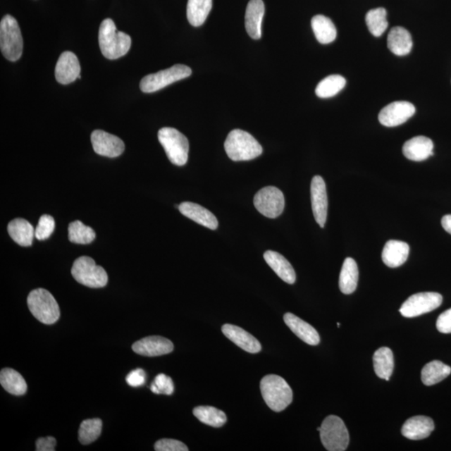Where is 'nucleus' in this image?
I'll return each mask as SVG.
<instances>
[{
    "label": "nucleus",
    "mask_w": 451,
    "mask_h": 451,
    "mask_svg": "<svg viewBox=\"0 0 451 451\" xmlns=\"http://www.w3.org/2000/svg\"><path fill=\"white\" fill-rule=\"evenodd\" d=\"M68 230H69V240L76 245H89L97 236L92 228L81 223L80 221L71 223Z\"/></svg>",
    "instance_id": "37"
},
{
    "label": "nucleus",
    "mask_w": 451,
    "mask_h": 451,
    "mask_svg": "<svg viewBox=\"0 0 451 451\" xmlns=\"http://www.w3.org/2000/svg\"><path fill=\"white\" fill-rule=\"evenodd\" d=\"M416 113V107L408 101H395L383 108L378 114L381 124L395 128L404 124Z\"/></svg>",
    "instance_id": "12"
},
{
    "label": "nucleus",
    "mask_w": 451,
    "mask_h": 451,
    "mask_svg": "<svg viewBox=\"0 0 451 451\" xmlns=\"http://www.w3.org/2000/svg\"><path fill=\"white\" fill-rule=\"evenodd\" d=\"M409 246L404 242L390 240L382 252V260L389 268H398L408 259Z\"/></svg>",
    "instance_id": "23"
},
{
    "label": "nucleus",
    "mask_w": 451,
    "mask_h": 451,
    "mask_svg": "<svg viewBox=\"0 0 451 451\" xmlns=\"http://www.w3.org/2000/svg\"><path fill=\"white\" fill-rule=\"evenodd\" d=\"M442 227L446 232L451 234V215H445L441 220Z\"/></svg>",
    "instance_id": "44"
},
{
    "label": "nucleus",
    "mask_w": 451,
    "mask_h": 451,
    "mask_svg": "<svg viewBox=\"0 0 451 451\" xmlns=\"http://www.w3.org/2000/svg\"><path fill=\"white\" fill-rule=\"evenodd\" d=\"M193 414L198 421L211 427H222L227 422L226 414L211 406H198L193 409Z\"/></svg>",
    "instance_id": "33"
},
{
    "label": "nucleus",
    "mask_w": 451,
    "mask_h": 451,
    "mask_svg": "<svg viewBox=\"0 0 451 451\" xmlns=\"http://www.w3.org/2000/svg\"><path fill=\"white\" fill-rule=\"evenodd\" d=\"M320 439L328 451H344L350 443L349 431L342 419L336 416H329L320 427Z\"/></svg>",
    "instance_id": "7"
},
{
    "label": "nucleus",
    "mask_w": 451,
    "mask_h": 451,
    "mask_svg": "<svg viewBox=\"0 0 451 451\" xmlns=\"http://www.w3.org/2000/svg\"><path fill=\"white\" fill-rule=\"evenodd\" d=\"M256 209L268 218H276L283 214L285 206L283 193L275 187H266L257 192L254 200Z\"/></svg>",
    "instance_id": "11"
},
{
    "label": "nucleus",
    "mask_w": 451,
    "mask_h": 451,
    "mask_svg": "<svg viewBox=\"0 0 451 451\" xmlns=\"http://www.w3.org/2000/svg\"><path fill=\"white\" fill-rule=\"evenodd\" d=\"M80 75V66L74 53H62L56 66V79L58 83L68 85L74 82Z\"/></svg>",
    "instance_id": "16"
},
{
    "label": "nucleus",
    "mask_w": 451,
    "mask_h": 451,
    "mask_svg": "<svg viewBox=\"0 0 451 451\" xmlns=\"http://www.w3.org/2000/svg\"><path fill=\"white\" fill-rule=\"evenodd\" d=\"M434 143L430 138L419 135L413 137L404 143L403 147L404 155L407 159L414 161H422L433 156Z\"/></svg>",
    "instance_id": "20"
},
{
    "label": "nucleus",
    "mask_w": 451,
    "mask_h": 451,
    "mask_svg": "<svg viewBox=\"0 0 451 451\" xmlns=\"http://www.w3.org/2000/svg\"><path fill=\"white\" fill-rule=\"evenodd\" d=\"M265 13L263 0H250L245 15V26L250 37L259 39L261 36V23Z\"/></svg>",
    "instance_id": "22"
},
{
    "label": "nucleus",
    "mask_w": 451,
    "mask_h": 451,
    "mask_svg": "<svg viewBox=\"0 0 451 451\" xmlns=\"http://www.w3.org/2000/svg\"><path fill=\"white\" fill-rule=\"evenodd\" d=\"M284 322L291 329L295 335L309 345H318L320 342V337L316 329L309 323L304 321L296 315L288 313L284 315Z\"/></svg>",
    "instance_id": "21"
},
{
    "label": "nucleus",
    "mask_w": 451,
    "mask_h": 451,
    "mask_svg": "<svg viewBox=\"0 0 451 451\" xmlns=\"http://www.w3.org/2000/svg\"><path fill=\"white\" fill-rule=\"evenodd\" d=\"M0 383L8 393L13 395H24L27 391V383L19 372L11 368L3 369L0 372Z\"/></svg>",
    "instance_id": "30"
},
{
    "label": "nucleus",
    "mask_w": 451,
    "mask_h": 451,
    "mask_svg": "<svg viewBox=\"0 0 451 451\" xmlns=\"http://www.w3.org/2000/svg\"><path fill=\"white\" fill-rule=\"evenodd\" d=\"M126 382L130 386L137 388L142 386L146 382V373L142 369H135L126 376Z\"/></svg>",
    "instance_id": "41"
},
{
    "label": "nucleus",
    "mask_w": 451,
    "mask_h": 451,
    "mask_svg": "<svg viewBox=\"0 0 451 451\" xmlns=\"http://www.w3.org/2000/svg\"><path fill=\"white\" fill-rule=\"evenodd\" d=\"M224 148L233 161L254 160L263 153V147L259 142L251 134L239 129L228 134Z\"/></svg>",
    "instance_id": "2"
},
{
    "label": "nucleus",
    "mask_w": 451,
    "mask_h": 451,
    "mask_svg": "<svg viewBox=\"0 0 451 451\" xmlns=\"http://www.w3.org/2000/svg\"><path fill=\"white\" fill-rule=\"evenodd\" d=\"M27 303L31 314L40 323L49 326L60 319L61 311L57 301L51 292L44 288L31 291Z\"/></svg>",
    "instance_id": "4"
},
{
    "label": "nucleus",
    "mask_w": 451,
    "mask_h": 451,
    "mask_svg": "<svg viewBox=\"0 0 451 451\" xmlns=\"http://www.w3.org/2000/svg\"><path fill=\"white\" fill-rule=\"evenodd\" d=\"M99 44L102 55L109 60H116L126 55L132 47V38L116 30L114 21L103 20L99 30Z\"/></svg>",
    "instance_id": "1"
},
{
    "label": "nucleus",
    "mask_w": 451,
    "mask_h": 451,
    "mask_svg": "<svg viewBox=\"0 0 451 451\" xmlns=\"http://www.w3.org/2000/svg\"><path fill=\"white\" fill-rule=\"evenodd\" d=\"M264 258L283 281L293 284L296 281V273L292 266L283 255L274 251L264 252Z\"/></svg>",
    "instance_id": "25"
},
{
    "label": "nucleus",
    "mask_w": 451,
    "mask_h": 451,
    "mask_svg": "<svg viewBox=\"0 0 451 451\" xmlns=\"http://www.w3.org/2000/svg\"><path fill=\"white\" fill-rule=\"evenodd\" d=\"M213 8V0H188L187 8V20L194 27L204 24Z\"/></svg>",
    "instance_id": "32"
},
{
    "label": "nucleus",
    "mask_w": 451,
    "mask_h": 451,
    "mask_svg": "<svg viewBox=\"0 0 451 451\" xmlns=\"http://www.w3.org/2000/svg\"><path fill=\"white\" fill-rule=\"evenodd\" d=\"M57 441L52 436L43 437L36 440V450L54 451L56 450Z\"/></svg>",
    "instance_id": "43"
},
{
    "label": "nucleus",
    "mask_w": 451,
    "mask_h": 451,
    "mask_svg": "<svg viewBox=\"0 0 451 451\" xmlns=\"http://www.w3.org/2000/svg\"><path fill=\"white\" fill-rule=\"evenodd\" d=\"M261 393L268 407L275 412H281L292 401V390L284 378L268 374L260 383Z\"/></svg>",
    "instance_id": "3"
},
{
    "label": "nucleus",
    "mask_w": 451,
    "mask_h": 451,
    "mask_svg": "<svg viewBox=\"0 0 451 451\" xmlns=\"http://www.w3.org/2000/svg\"><path fill=\"white\" fill-rule=\"evenodd\" d=\"M178 209L180 214L190 218L198 224L211 230L218 227V221L214 214L201 205L190 202H183Z\"/></svg>",
    "instance_id": "19"
},
{
    "label": "nucleus",
    "mask_w": 451,
    "mask_h": 451,
    "mask_svg": "<svg viewBox=\"0 0 451 451\" xmlns=\"http://www.w3.org/2000/svg\"><path fill=\"white\" fill-rule=\"evenodd\" d=\"M132 350L135 354L147 357H156L171 353L174 350V345L168 338L150 336L135 342L132 345Z\"/></svg>",
    "instance_id": "15"
},
{
    "label": "nucleus",
    "mask_w": 451,
    "mask_h": 451,
    "mask_svg": "<svg viewBox=\"0 0 451 451\" xmlns=\"http://www.w3.org/2000/svg\"><path fill=\"white\" fill-rule=\"evenodd\" d=\"M337 326H338V327H340V323H337Z\"/></svg>",
    "instance_id": "45"
},
{
    "label": "nucleus",
    "mask_w": 451,
    "mask_h": 451,
    "mask_svg": "<svg viewBox=\"0 0 451 451\" xmlns=\"http://www.w3.org/2000/svg\"><path fill=\"white\" fill-rule=\"evenodd\" d=\"M151 390L156 395H171L174 392V383L171 378L164 373L158 374L151 385Z\"/></svg>",
    "instance_id": "39"
},
{
    "label": "nucleus",
    "mask_w": 451,
    "mask_h": 451,
    "mask_svg": "<svg viewBox=\"0 0 451 451\" xmlns=\"http://www.w3.org/2000/svg\"><path fill=\"white\" fill-rule=\"evenodd\" d=\"M156 451H187L188 448L182 441L173 439H162L156 442Z\"/></svg>",
    "instance_id": "40"
},
{
    "label": "nucleus",
    "mask_w": 451,
    "mask_h": 451,
    "mask_svg": "<svg viewBox=\"0 0 451 451\" xmlns=\"http://www.w3.org/2000/svg\"><path fill=\"white\" fill-rule=\"evenodd\" d=\"M435 430V424L430 417L418 416L407 419L404 424L401 433L409 440H419L426 439Z\"/></svg>",
    "instance_id": "18"
},
{
    "label": "nucleus",
    "mask_w": 451,
    "mask_h": 451,
    "mask_svg": "<svg viewBox=\"0 0 451 451\" xmlns=\"http://www.w3.org/2000/svg\"><path fill=\"white\" fill-rule=\"evenodd\" d=\"M311 202L316 222L324 228L328 215V195L326 184L320 175H315L311 183Z\"/></svg>",
    "instance_id": "14"
},
{
    "label": "nucleus",
    "mask_w": 451,
    "mask_h": 451,
    "mask_svg": "<svg viewBox=\"0 0 451 451\" xmlns=\"http://www.w3.org/2000/svg\"><path fill=\"white\" fill-rule=\"evenodd\" d=\"M387 44L388 48L395 56H407L413 47L412 35L403 27H395L388 35Z\"/></svg>",
    "instance_id": "24"
},
{
    "label": "nucleus",
    "mask_w": 451,
    "mask_h": 451,
    "mask_svg": "<svg viewBox=\"0 0 451 451\" xmlns=\"http://www.w3.org/2000/svg\"><path fill=\"white\" fill-rule=\"evenodd\" d=\"M442 301L443 297L438 292H418L404 302L400 307V313L405 318L418 317L438 309Z\"/></svg>",
    "instance_id": "10"
},
{
    "label": "nucleus",
    "mask_w": 451,
    "mask_h": 451,
    "mask_svg": "<svg viewBox=\"0 0 451 451\" xmlns=\"http://www.w3.org/2000/svg\"><path fill=\"white\" fill-rule=\"evenodd\" d=\"M101 419H85L80 426L79 440L84 445H89L100 437L102 431Z\"/></svg>",
    "instance_id": "36"
},
{
    "label": "nucleus",
    "mask_w": 451,
    "mask_h": 451,
    "mask_svg": "<svg viewBox=\"0 0 451 451\" xmlns=\"http://www.w3.org/2000/svg\"><path fill=\"white\" fill-rule=\"evenodd\" d=\"M24 42L19 24L11 16H6L0 23V49L8 61L20 60Z\"/></svg>",
    "instance_id": "5"
},
{
    "label": "nucleus",
    "mask_w": 451,
    "mask_h": 451,
    "mask_svg": "<svg viewBox=\"0 0 451 451\" xmlns=\"http://www.w3.org/2000/svg\"><path fill=\"white\" fill-rule=\"evenodd\" d=\"M55 219L51 215H43L39 220L37 228H35V237L39 241L47 240L51 236L55 230Z\"/></svg>",
    "instance_id": "38"
},
{
    "label": "nucleus",
    "mask_w": 451,
    "mask_h": 451,
    "mask_svg": "<svg viewBox=\"0 0 451 451\" xmlns=\"http://www.w3.org/2000/svg\"><path fill=\"white\" fill-rule=\"evenodd\" d=\"M192 73L190 67L175 65L169 69L145 76L140 83V88L144 93L156 92L177 81L189 78Z\"/></svg>",
    "instance_id": "9"
},
{
    "label": "nucleus",
    "mask_w": 451,
    "mask_h": 451,
    "mask_svg": "<svg viewBox=\"0 0 451 451\" xmlns=\"http://www.w3.org/2000/svg\"><path fill=\"white\" fill-rule=\"evenodd\" d=\"M346 80L341 75H333L320 81L316 87V94L320 98H330L336 96L345 87Z\"/></svg>",
    "instance_id": "34"
},
{
    "label": "nucleus",
    "mask_w": 451,
    "mask_h": 451,
    "mask_svg": "<svg viewBox=\"0 0 451 451\" xmlns=\"http://www.w3.org/2000/svg\"><path fill=\"white\" fill-rule=\"evenodd\" d=\"M451 373V368L439 360H433L423 368L421 380L424 385L431 386L444 381Z\"/></svg>",
    "instance_id": "31"
},
{
    "label": "nucleus",
    "mask_w": 451,
    "mask_h": 451,
    "mask_svg": "<svg viewBox=\"0 0 451 451\" xmlns=\"http://www.w3.org/2000/svg\"><path fill=\"white\" fill-rule=\"evenodd\" d=\"M222 331L223 335L237 345L239 348L248 352V353H259L261 350L259 341L240 327L233 326V324H225L222 328Z\"/></svg>",
    "instance_id": "17"
},
{
    "label": "nucleus",
    "mask_w": 451,
    "mask_h": 451,
    "mask_svg": "<svg viewBox=\"0 0 451 451\" xmlns=\"http://www.w3.org/2000/svg\"><path fill=\"white\" fill-rule=\"evenodd\" d=\"M365 20H366L369 30L376 37H381L389 25L387 21V11L383 8L369 11L365 17Z\"/></svg>",
    "instance_id": "35"
},
{
    "label": "nucleus",
    "mask_w": 451,
    "mask_h": 451,
    "mask_svg": "<svg viewBox=\"0 0 451 451\" xmlns=\"http://www.w3.org/2000/svg\"><path fill=\"white\" fill-rule=\"evenodd\" d=\"M90 139L94 151L98 155L115 158L124 152L125 144L123 140L104 130H94Z\"/></svg>",
    "instance_id": "13"
},
{
    "label": "nucleus",
    "mask_w": 451,
    "mask_h": 451,
    "mask_svg": "<svg viewBox=\"0 0 451 451\" xmlns=\"http://www.w3.org/2000/svg\"><path fill=\"white\" fill-rule=\"evenodd\" d=\"M436 328L441 333H451V309L445 311L439 316Z\"/></svg>",
    "instance_id": "42"
},
{
    "label": "nucleus",
    "mask_w": 451,
    "mask_h": 451,
    "mask_svg": "<svg viewBox=\"0 0 451 451\" xmlns=\"http://www.w3.org/2000/svg\"><path fill=\"white\" fill-rule=\"evenodd\" d=\"M71 274L75 281L88 288H104L108 283L106 270L87 256L80 257L75 261Z\"/></svg>",
    "instance_id": "8"
},
{
    "label": "nucleus",
    "mask_w": 451,
    "mask_h": 451,
    "mask_svg": "<svg viewBox=\"0 0 451 451\" xmlns=\"http://www.w3.org/2000/svg\"><path fill=\"white\" fill-rule=\"evenodd\" d=\"M373 362L374 371H376L377 376L389 381L394 371L393 352L387 347H382L373 354Z\"/></svg>",
    "instance_id": "27"
},
{
    "label": "nucleus",
    "mask_w": 451,
    "mask_h": 451,
    "mask_svg": "<svg viewBox=\"0 0 451 451\" xmlns=\"http://www.w3.org/2000/svg\"><path fill=\"white\" fill-rule=\"evenodd\" d=\"M158 140L171 163L179 166L187 163L189 142L187 138L179 130L171 128H161L158 132Z\"/></svg>",
    "instance_id": "6"
},
{
    "label": "nucleus",
    "mask_w": 451,
    "mask_h": 451,
    "mask_svg": "<svg viewBox=\"0 0 451 451\" xmlns=\"http://www.w3.org/2000/svg\"><path fill=\"white\" fill-rule=\"evenodd\" d=\"M8 233L13 240L22 247L31 246L35 237L33 226L24 218L11 221L8 226Z\"/></svg>",
    "instance_id": "26"
},
{
    "label": "nucleus",
    "mask_w": 451,
    "mask_h": 451,
    "mask_svg": "<svg viewBox=\"0 0 451 451\" xmlns=\"http://www.w3.org/2000/svg\"><path fill=\"white\" fill-rule=\"evenodd\" d=\"M311 25L319 43L323 44H330L335 42L337 37V30L335 24L329 18L319 15L315 16Z\"/></svg>",
    "instance_id": "29"
},
{
    "label": "nucleus",
    "mask_w": 451,
    "mask_h": 451,
    "mask_svg": "<svg viewBox=\"0 0 451 451\" xmlns=\"http://www.w3.org/2000/svg\"><path fill=\"white\" fill-rule=\"evenodd\" d=\"M359 268L356 261L351 258L345 259L340 275V288L345 295H351L357 288Z\"/></svg>",
    "instance_id": "28"
}]
</instances>
